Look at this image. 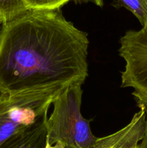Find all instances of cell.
<instances>
[{
    "label": "cell",
    "mask_w": 147,
    "mask_h": 148,
    "mask_svg": "<svg viewBox=\"0 0 147 148\" xmlns=\"http://www.w3.org/2000/svg\"><path fill=\"white\" fill-rule=\"evenodd\" d=\"M89 40L63 17L61 9L33 10L0 28V88L26 90L84 83Z\"/></svg>",
    "instance_id": "1"
},
{
    "label": "cell",
    "mask_w": 147,
    "mask_h": 148,
    "mask_svg": "<svg viewBox=\"0 0 147 148\" xmlns=\"http://www.w3.org/2000/svg\"><path fill=\"white\" fill-rule=\"evenodd\" d=\"M82 85L80 82L70 84L53 101V111L47 120L50 145L60 142L66 148H92L97 140L89 121L81 114Z\"/></svg>",
    "instance_id": "2"
},
{
    "label": "cell",
    "mask_w": 147,
    "mask_h": 148,
    "mask_svg": "<svg viewBox=\"0 0 147 148\" xmlns=\"http://www.w3.org/2000/svg\"><path fill=\"white\" fill-rule=\"evenodd\" d=\"M68 85H53L10 94L0 103V147L13 134L48 113L55 98Z\"/></svg>",
    "instance_id": "3"
},
{
    "label": "cell",
    "mask_w": 147,
    "mask_h": 148,
    "mask_svg": "<svg viewBox=\"0 0 147 148\" xmlns=\"http://www.w3.org/2000/svg\"><path fill=\"white\" fill-rule=\"evenodd\" d=\"M120 56L125 60L121 87L132 88L138 105L147 104V23L139 30H128L120 40Z\"/></svg>",
    "instance_id": "4"
},
{
    "label": "cell",
    "mask_w": 147,
    "mask_h": 148,
    "mask_svg": "<svg viewBox=\"0 0 147 148\" xmlns=\"http://www.w3.org/2000/svg\"><path fill=\"white\" fill-rule=\"evenodd\" d=\"M140 110L125 127L116 132L98 138L92 148H139L146 130V107L139 104Z\"/></svg>",
    "instance_id": "5"
},
{
    "label": "cell",
    "mask_w": 147,
    "mask_h": 148,
    "mask_svg": "<svg viewBox=\"0 0 147 148\" xmlns=\"http://www.w3.org/2000/svg\"><path fill=\"white\" fill-rule=\"evenodd\" d=\"M47 120L46 113L33 124L13 134L0 148H44L48 137Z\"/></svg>",
    "instance_id": "6"
},
{
    "label": "cell",
    "mask_w": 147,
    "mask_h": 148,
    "mask_svg": "<svg viewBox=\"0 0 147 148\" xmlns=\"http://www.w3.org/2000/svg\"><path fill=\"white\" fill-rule=\"evenodd\" d=\"M27 10L24 0H0V23L3 25Z\"/></svg>",
    "instance_id": "7"
},
{
    "label": "cell",
    "mask_w": 147,
    "mask_h": 148,
    "mask_svg": "<svg viewBox=\"0 0 147 148\" xmlns=\"http://www.w3.org/2000/svg\"><path fill=\"white\" fill-rule=\"evenodd\" d=\"M114 6L131 12L142 26L147 23V0H117Z\"/></svg>",
    "instance_id": "8"
},
{
    "label": "cell",
    "mask_w": 147,
    "mask_h": 148,
    "mask_svg": "<svg viewBox=\"0 0 147 148\" xmlns=\"http://www.w3.org/2000/svg\"><path fill=\"white\" fill-rule=\"evenodd\" d=\"M71 0H24L27 9L56 10L61 9Z\"/></svg>",
    "instance_id": "9"
},
{
    "label": "cell",
    "mask_w": 147,
    "mask_h": 148,
    "mask_svg": "<svg viewBox=\"0 0 147 148\" xmlns=\"http://www.w3.org/2000/svg\"><path fill=\"white\" fill-rule=\"evenodd\" d=\"M144 106L146 107V130L144 138L139 144V148H147V104Z\"/></svg>",
    "instance_id": "10"
},
{
    "label": "cell",
    "mask_w": 147,
    "mask_h": 148,
    "mask_svg": "<svg viewBox=\"0 0 147 148\" xmlns=\"http://www.w3.org/2000/svg\"><path fill=\"white\" fill-rule=\"evenodd\" d=\"M44 148H66L64 145L62 144L60 142H57L56 143H55L54 145H50V143L48 142L47 137V140H46V144Z\"/></svg>",
    "instance_id": "11"
},
{
    "label": "cell",
    "mask_w": 147,
    "mask_h": 148,
    "mask_svg": "<svg viewBox=\"0 0 147 148\" xmlns=\"http://www.w3.org/2000/svg\"><path fill=\"white\" fill-rule=\"evenodd\" d=\"M10 95V94L8 92H6L5 90L2 89V88H0V103L2 102L4 99L7 98V97Z\"/></svg>",
    "instance_id": "12"
},
{
    "label": "cell",
    "mask_w": 147,
    "mask_h": 148,
    "mask_svg": "<svg viewBox=\"0 0 147 148\" xmlns=\"http://www.w3.org/2000/svg\"><path fill=\"white\" fill-rule=\"evenodd\" d=\"M83 1H86V2H87V1H91V2L94 3L95 4H96V5L99 6V7H102L104 5L103 0H83Z\"/></svg>",
    "instance_id": "13"
},
{
    "label": "cell",
    "mask_w": 147,
    "mask_h": 148,
    "mask_svg": "<svg viewBox=\"0 0 147 148\" xmlns=\"http://www.w3.org/2000/svg\"><path fill=\"white\" fill-rule=\"evenodd\" d=\"M1 25H2V24H1V23H0V28H1Z\"/></svg>",
    "instance_id": "14"
}]
</instances>
